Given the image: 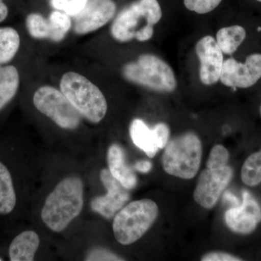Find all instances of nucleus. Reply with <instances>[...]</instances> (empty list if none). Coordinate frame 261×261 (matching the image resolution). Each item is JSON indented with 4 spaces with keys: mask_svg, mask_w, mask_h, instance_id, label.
Masks as SVG:
<instances>
[{
    "mask_svg": "<svg viewBox=\"0 0 261 261\" xmlns=\"http://www.w3.org/2000/svg\"><path fill=\"white\" fill-rule=\"evenodd\" d=\"M202 261H240L243 260L240 257L234 256L227 252H212L205 254L202 257Z\"/></svg>",
    "mask_w": 261,
    "mask_h": 261,
    "instance_id": "obj_26",
    "label": "nucleus"
},
{
    "mask_svg": "<svg viewBox=\"0 0 261 261\" xmlns=\"http://www.w3.org/2000/svg\"><path fill=\"white\" fill-rule=\"evenodd\" d=\"M241 178L248 186H256L261 183V149L258 152L250 154L244 163Z\"/></svg>",
    "mask_w": 261,
    "mask_h": 261,
    "instance_id": "obj_21",
    "label": "nucleus"
},
{
    "mask_svg": "<svg viewBox=\"0 0 261 261\" xmlns=\"http://www.w3.org/2000/svg\"><path fill=\"white\" fill-rule=\"evenodd\" d=\"M20 77L13 65L2 67L0 70V111L15 97L18 92Z\"/></svg>",
    "mask_w": 261,
    "mask_h": 261,
    "instance_id": "obj_17",
    "label": "nucleus"
},
{
    "mask_svg": "<svg viewBox=\"0 0 261 261\" xmlns=\"http://www.w3.org/2000/svg\"><path fill=\"white\" fill-rule=\"evenodd\" d=\"M163 154L162 164L168 174L182 179H191L198 173L202 161L200 138L187 132L168 142Z\"/></svg>",
    "mask_w": 261,
    "mask_h": 261,
    "instance_id": "obj_5",
    "label": "nucleus"
},
{
    "mask_svg": "<svg viewBox=\"0 0 261 261\" xmlns=\"http://www.w3.org/2000/svg\"><path fill=\"white\" fill-rule=\"evenodd\" d=\"M60 87L86 119L98 123L105 118L108 111L107 100L100 89L84 75L68 72L62 77Z\"/></svg>",
    "mask_w": 261,
    "mask_h": 261,
    "instance_id": "obj_4",
    "label": "nucleus"
},
{
    "mask_svg": "<svg viewBox=\"0 0 261 261\" xmlns=\"http://www.w3.org/2000/svg\"><path fill=\"white\" fill-rule=\"evenodd\" d=\"M2 260H3V259L0 258V261H2Z\"/></svg>",
    "mask_w": 261,
    "mask_h": 261,
    "instance_id": "obj_36",
    "label": "nucleus"
},
{
    "mask_svg": "<svg viewBox=\"0 0 261 261\" xmlns=\"http://www.w3.org/2000/svg\"><path fill=\"white\" fill-rule=\"evenodd\" d=\"M87 260H121L120 257L111 253V252L106 251V250H100L97 249L94 251L90 252L87 257Z\"/></svg>",
    "mask_w": 261,
    "mask_h": 261,
    "instance_id": "obj_28",
    "label": "nucleus"
},
{
    "mask_svg": "<svg viewBox=\"0 0 261 261\" xmlns=\"http://www.w3.org/2000/svg\"><path fill=\"white\" fill-rule=\"evenodd\" d=\"M1 69H2V66H1V65H0V70H1Z\"/></svg>",
    "mask_w": 261,
    "mask_h": 261,
    "instance_id": "obj_34",
    "label": "nucleus"
},
{
    "mask_svg": "<svg viewBox=\"0 0 261 261\" xmlns=\"http://www.w3.org/2000/svg\"><path fill=\"white\" fill-rule=\"evenodd\" d=\"M261 78V55L253 54L245 63H239L234 58L224 61L220 80L226 87L248 88Z\"/></svg>",
    "mask_w": 261,
    "mask_h": 261,
    "instance_id": "obj_9",
    "label": "nucleus"
},
{
    "mask_svg": "<svg viewBox=\"0 0 261 261\" xmlns=\"http://www.w3.org/2000/svg\"><path fill=\"white\" fill-rule=\"evenodd\" d=\"M155 137L156 144L159 149H164L168 142L170 137V129L164 123H159L152 128Z\"/></svg>",
    "mask_w": 261,
    "mask_h": 261,
    "instance_id": "obj_25",
    "label": "nucleus"
},
{
    "mask_svg": "<svg viewBox=\"0 0 261 261\" xmlns=\"http://www.w3.org/2000/svg\"><path fill=\"white\" fill-rule=\"evenodd\" d=\"M27 30L31 37L37 39H51V27L48 19L38 13H32L27 16Z\"/></svg>",
    "mask_w": 261,
    "mask_h": 261,
    "instance_id": "obj_22",
    "label": "nucleus"
},
{
    "mask_svg": "<svg viewBox=\"0 0 261 261\" xmlns=\"http://www.w3.org/2000/svg\"><path fill=\"white\" fill-rule=\"evenodd\" d=\"M152 167V163L148 161H139L135 165V169L142 173H148Z\"/></svg>",
    "mask_w": 261,
    "mask_h": 261,
    "instance_id": "obj_29",
    "label": "nucleus"
},
{
    "mask_svg": "<svg viewBox=\"0 0 261 261\" xmlns=\"http://www.w3.org/2000/svg\"><path fill=\"white\" fill-rule=\"evenodd\" d=\"M243 203L232 207L225 214V221L234 232L248 234L261 221V208L258 202L248 191L243 193Z\"/></svg>",
    "mask_w": 261,
    "mask_h": 261,
    "instance_id": "obj_12",
    "label": "nucleus"
},
{
    "mask_svg": "<svg viewBox=\"0 0 261 261\" xmlns=\"http://www.w3.org/2000/svg\"><path fill=\"white\" fill-rule=\"evenodd\" d=\"M130 138L137 147L143 150L150 159L159 150L153 129H150L141 119H135L130 126Z\"/></svg>",
    "mask_w": 261,
    "mask_h": 261,
    "instance_id": "obj_16",
    "label": "nucleus"
},
{
    "mask_svg": "<svg viewBox=\"0 0 261 261\" xmlns=\"http://www.w3.org/2000/svg\"><path fill=\"white\" fill-rule=\"evenodd\" d=\"M68 1L69 0H51V5L56 9L64 11Z\"/></svg>",
    "mask_w": 261,
    "mask_h": 261,
    "instance_id": "obj_30",
    "label": "nucleus"
},
{
    "mask_svg": "<svg viewBox=\"0 0 261 261\" xmlns=\"http://www.w3.org/2000/svg\"><path fill=\"white\" fill-rule=\"evenodd\" d=\"M224 197L227 199L228 200L233 202V203L237 204V205L239 203L238 198H237L234 195H233L232 194L229 193V192H226V193L225 194Z\"/></svg>",
    "mask_w": 261,
    "mask_h": 261,
    "instance_id": "obj_32",
    "label": "nucleus"
},
{
    "mask_svg": "<svg viewBox=\"0 0 261 261\" xmlns=\"http://www.w3.org/2000/svg\"><path fill=\"white\" fill-rule=\"evenodd\" d=\"M222 0H184L185 7L197 14H206L216 9Z\"/></svg>",
    "mask_w": 261,
    "mask_h": 261,
    "instance_id": "obj_24",
    "label": "nucleus"
},
{
    "mask_svg": "<svg viewBox=\"0 0 261 261\" xmlns=\"http://www.w3.org/2000/svg\"><path fill=\"white\" fill-rule=\"evenodd\" d=\"M228 160L229 154L224 146L217 145L211 149L193 194L195 202L204 208L214 207L229 185L233 171L228 166Z\"/></svg>",
    "mask_w": 261,
    "mask_h": 261,
    "instance_id": "obj_3",
    "label": "nucleus"
},
{
    "mask_svg": "<svg viewBox=\"0 0 261 261\" xmlns=\"http://www.w3.org/2000/svg\"><path fill=\"white\" fill-rule=\"evenodd\" d=\"M260 116H261V106H260Z\"/></svg>",
    "mask_w": 261,
    "mask_h": 261,
    "instance_id": "obj_33",
    "label": "nucleus"
},
{
    "mask_svg": "<svg viewBox=\"0 0 261 261\" xmlns=\"http://www.w3.org/2000/svg\"><path fill=\"white\" fill-rule=\"evenodd\" d=\"M8 15V8L7 5L3 3V0H0V23L4 21Z\"/></svg>",
    "mask_w": 261,
    "mask_h": 261,
    "instance_id": "obj_31",
    "label": "nucleus"
},
{
    "mask_svg": "<svg viewBox=\"0 0 261 261\" xmlns=\"http://www.w3.org/2000/svg\"><path fill=\"white\" fill-rule=\"evenodd\" d=\"M108 163L109 171L113 177L128 190L137 185L135 171L127 164L124 151L121 146L112 145L108 149Z\"/></svg>",
    "mask_w": 261,
    "mask_h": 261,
    "instance_id": "obj_14",
    "label": "nucleus"
},
{
    "mask_svg": "<svg viewBox=\"0 0 261 261\" xmlns=\"http://www.w3.org/2000/svg\"><path fill=\"white\" fill-rule=\"evenodd\" d=\"M122 74L128 82L156 92H171L177 86L171 67L154 55H142L137 61L127 63Z\"/></svg>",
    "mask_w": 261,
    "mask_h": 261,
    "instance_id": "obj_7",
    "label": "nucleus"
},
{
    "mask_svg": "<svg viewBox=\"0 0 261 261\" xmlns=\"http://www.w3.org/2000/svg\"><path fill=\"white\" fill-rule=\"evenodd\" d=\"M34 106L44 116L65 129H75L80 126L81 114L61 91L50 86H43L33 97Z\"/></svg>",
    "mask_w": 261,
    "mask_h": 261,
    "instance_id": "obj_8",
    "label": "nucleus"
},
{
    "mask_svg": "<svg viewBox=\"0 0 261 261\" xmlns=\"http://www.w3.org/2000/svg\"><path fill=\"white\" fill-rule=\"evenodd\" d=\"M16 205V194L11 174L8 168L0 162V214H9Z\"/></svg>",
    "mask_w": 261,
    "mask_h": 261,
    "instance_id": "obj_19",
    "label": "nucleus"
},
{
    "mask_svg": "<svg viewBox=\"0 0 261 261\" xmlns=\"http://www.w3.org/2000/svg\"><path fill=\"white\" fill-rule=\"evenodd\" d=\"M99 176L108 193L94 198L91 202V207L103 217L112 219L126 205L130 199V194L128 189L113 177L109 170L102 169Z\"/></svg>",
    "mask_w": 261,
    "mask_h": 261,
    "instance_id": "obj_10",
    "label": "nucleus"
},
{
    "mask_svg": "<svg viewBox=\"0 0 261 261\" xmlns=\"http://www.w3.org/2000/svg\"><path fill=\"white\" fill-rule=\"evenodd\" d=\"M257 1L260 2V3H261V0H257Z\"/></svg>",
    "mask_w": 261,
    "mask_h": 261,
    "instance_id": "obj_35",
    "label": "nucleus"
},
{
    "mask_svg": "<svg viewBox=\"0 0 261 261\" xmlns=\"http://www.w3.org/2000/svg\"><path fill=\"white\" fill-rule=\"evenodd\" d=\"M48 20L51 27L50 40L56 42H61L71 28L69 15L61 12L54 11L49 15Z\"/></svg>",
    "mask_w": 261,
    "mask_h": 261,
    "instance_id": "obj_23",
    "label": "nucleus"
},
{
    "mask_svg": "<svg viewBox=\"0 0 261 261\" xmlns=\"http://www.w3.org/2000/svg\"><path fill=\"white\" fill-rule=\"evenodd\" d=\"M246 37V31L241 25H234L220 29L216 42L224 54L232 55Z\"/></svg>",
    "mask_w": 261,
    "mask_h": 261,
    "instance_id": "obj_18",
    "label": "nucleus"
},
{
    "mask_svg": "<svg viewBox=\"0 0 261 261\" xmlns=\"http://www.w3.org/2000/svg\"><path fill=\"white\" fill-rule=\"evenodd\" d=\"M40 240L34 231H25L15 237L9 247L11 261L34 260L39 248Z\"/></svg>",
    "mask_w": 261,
    "mask_h": 261,
    "instance_id": "obj_15",
    "label": "nucleus"
},
{
    "mask_svg": "<svg viewBox=\"0 0 261 261\" xmlns=\"http://www.w3.org/2000/svg\"><path fill=\"white\" fill-rule=\"evenodd\" d=\"M88 0H69L64 10L65 13L69 16H76L87 6Z\"/></svg>",
    "mask_w": 261,
    "mask_h": 261,
    "instance_id": "obj_27",
    "label": "nucleus"
},
{
    "mask_svg": "<svg viewBox=\"0 0 261 261\" xmlns=\"http://www.w3.org/2000/svg\"><path fill=\"white\" fill-rule=\"evenodd\" d=\"M159 207L149 199L135 200L124 206L115 216L113 230L117 241L132 245L140 240L159 216Z\"/></svg>",
    "mask_w": 261,
    "mask_h": 261,
    "instance_id": "obj_6",
    "label": "nucleus"
},
{
    "mask_svg": "<svg viewBox=\"0 0 261 261\" xmlns=\"http://www.w3.org/2000/svg\"><path fill=\"white\" fill-rule=\"evenodd\" d=\"M18 32L11 27L0 28V64L9 63L14 58L20 47Z\"/></svg>",
    "mask_w": 261,
    "mask_h": 261,
    "instance_id": "obj_20",
    "label": "nucleus"
},
{
    "mask_svg": "<svg viewBox=\"0 0 261 261\" xmlns=\"http://www.w3.org/2000/svg\"><path fill=\"white\" fill-rule=\"evenodd\" d=\"M116 5L111 0H91L75 16L74 32L87 34L104 27L115 16Z\"/></svg>",
    "mask_w": 261,
    "mask_h": 261,
    "instance_id": "obj_13",
    "label": "nucleus"
},
{
    "mask_svg": "<svg viewBox=\"0 0 261 261\" xmlns=\"http://www.w3.org/2000/svg\"><path fill=\"white\" fill-rule=\"evenodd\" d=\"M162 14L158 0H137L117 15L111 25V34L118 42L132 39L147 42L153 36L154 25Z\"/></svg>",
    "mask_w": 261,
    "mask_h": 261,
    "instance_id": "obj_2",
    "label": "nucleus"
},
{
    "mask_svg": "<svg viewBox=\"0 0 261 261\" xmlns=\"http://www.w3.org/2000/svg\"><path fill=\"white\" fill-rule=\"evenodd\" d=\"M195 51L200 62V80L206 86L220 80L224 64V53L212 36H205L197 42Z\"/></svg>",
    "mask_w": 261,
    "mask_h": 261,
    "instance_id": "obj_11",
    "label": "nucleus"
},
{
    "mask_svg": "<svg viewBox=\"0 0 261 261\" xmlns=\"http://www.w3.org/2000/svg\"><path fill=\"white\" fill-rule=\"evenodd\" d=\"M84 185L76 176L65 178L48 195L41 217L44 224L55 232H61L82 212Z\"/></svg>",
    "mask_w": 261,
    "mask_h": 261,
    "instance_id": "obj_1",
    "label": "nucleus"
}]
</instances>
